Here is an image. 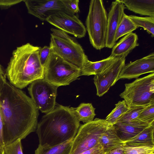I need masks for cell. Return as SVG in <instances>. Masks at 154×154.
Wrapping results in <instances>:
<instances>
[{
    "mask_svg": "<svg viewBox=\"0 0 154 154\" xmlns=\"http://www.w3.org/2000/svg\"><path fill=\"white\" fill-rule=\"evenodd\" d=\"M154 72V53L134 62L125 64L119 75L120 79H131L138 78L142 75Z\"/></svg>",
    "mask_w": 154,
    "mask_h": 154,
    "instance_id": "4fadbf2b",
    "label": "cell"
},
{
    "mask_svg": "<svg viewBox=\"0 0 154 154\" xmlns=\"http://www.w3.org/2000/svg\"><path fill=\"white\" fill-rule=\"evenodd\" d=\"M73 139L53 146L44 147L38 145L35 154H70Z\"/></svg>",
    "mask_w": 154,
    "mask_h": 154,
    "instance_id": "7402d4cb",
    "label": "cell"
},
{
    "mask_svg": "<svg viewBox=\"0 0 154 154\" xmlns=\"http://www.w3.org/2000/svg\"><path fill=\"white\" fill-rule=\"evenodd\" d=\"M57 88L43 79L33 82L28 89L31 98L38 109L46 114L55 107Z\"/></svg>",
    "mask_w": 154,
    "mask_h": 154,
    "instance_id": "9c48e42d",
    "label": "cell"
},
{
    "mask_svg": "<svg viewBox=\"0 0 154 154\" xmlns=\"http://www.w3.org/2000/svg\"><path fill=\"white\" fill-rule=\"evenodd\" d=\"M0 154H5L4 149L0 148Z\"/></svg>",
    "mask_w": 154,
    "mask_h": 154,
    "instance_id": "8d00e7d4",
    "label": "cell"
},
{
    "mask_svg": "<svg viewBox=\"0 0 154 154\" xmlns=\"http://www.w3.org/2000/svg\"><path fill=\"white\" fill-rule=\"evenodd\" d=\"M119 95L128 107L146 106L154 102V72L125 84Z\"/></svg>",
    "mask_w": 154,
    "mask_h": 154,
    "instance_id": "52a82bcc",
    "label": "cell"
},
{
    "mask_svg": "<svg viewBox=\"0 0 154 154\" xmlns=\"http://www.w3.org/2000/svg\"><path fill=\"white\" fill-rule=\"evenodd\" d=\"M51 51L49 46H45L40 48L39 52V58L41 63L43 67Z\"/></svg>",
    "mask_w": 154,
    "mask_h": 154,
    "instance_id": "4dcf8cb0",
    "label": "cell"
},
{
    "mask_svg": "<svg viewBox=\"0 0 154 154\" xmlns=\"http://www.w3.org/2000/svg\"><path fill=\"white\" fill-rule=\"evenodd\" d=\"M103 148L98 143L92 148L85 151L80 154H105Z\"/></svg>",
    "mask_w": 154,
    "mask_h": 154,
    "instance_id": "d6a6232c",
    "label": "cell"
},
{
    "mask_svg": "<svg viewBox=\"0 0 154 154\" xmlns=\"http://www.w3.org/2000/svg\"><path fill=\"white\" fill-rule=\"evenodd\" d=\"M18 138L9 144L5 146L4 149L6 154H23L21 142Z\"/></svg>",
    "mask_w": 154,
    "mask_h": 154,
    "instance_id": "f1b7e54d",
    "label": "cell"
},
{
    "mask_svg": "<svg viewBox=\"0 0 154 154\" xmlns=\"http://www.w3.org/2000/svg\"><path fill=\"white\" fill-rule=\"evenodd\" d=\"M154 123L145 128L133 138L124 142L125 143L154 146Z\"/></svg>",
    "mask_w": 154,
    "mask_h": 154,
    "instance_id": "44dd1931",
    "label": "cell"
},
{
    "mask_svg": "<svg viewBox=\"0 0 154 154\" xmlns=\"http://www.w3.org/2000/svg\"><path fill=\"white\" fill-rule=\"evenodd\" d=\"M123 146H120L113 149L105 152V154H125Z\"/></svg>",
    "mask_w": 154,
    "mask_h": 154,
    "instance_id": "d590c367",
    "label": "cell"
},
{
    "mask_svg": "<svg viewBox=\"0 0 154 154\" xmlns=\"http://www.w3.org/2000/svg\"><path fill=\"white\" fill-rule=\"evenodd\" d=\"M126 8L141 15L154 16V0H120Z\"/></svg>",
    "mask_w": 154,
    "mask_h": 154,
    "instance_id": "e0dca14e",
    "label": "cell"
},
{
    "mask_svg": "<svg viewBox=\"0 0 154 154\" xmlns=\"http://www.w3.org/2000/svg\"><path fill=\"white\" fill-rule=\"evenodd\" d=\"M0 109L5 146L18 138L24 139L36 130L38 109L24 92L8 82L0 94Z\"/></svg>",
    "mask_w": 154,
    "mask_h": 154,
    "instance_id": "6da1fadb",
    "label": "cell"
},
{
    "mask_svg": "<svg viewBox=\"0 0 154 154\" xmlns=\"http://www.w3.org/2000/svg\"><path fill=\"white\" fill-rule=\"evenodd\" d=\"M4 122L0 109V148L4 149L5 146L3 139Z\"/></svg>",
    "mask_w": 154,
    "mask_h": 154,
    "instance_id": "836d02e7",
    "label": "cell"
},
{
    "mask_svg": "<svg viewBox=\"0 0 154 154\" xmlns=\"http://www.w3.org/2000/svg\"><path fill=\"white\" fill-rule=\"evenodd\" d=\"M43 68L44 79L57 87L69 85L81 75V69L51 51Z\"/></svg>",
    "mask_w": 154,
    "mask_h": 154,
    "instance_id": "5b68a950",
    "label": "cell"
},
{
    "mask_svg": "<svg viewBox=\"0 0 154 154\" xmlns=\"http://www.w3.org/2000/svg\"><path fill=\"white\" fill-rule=\"evenodd\" d=\"M28 13L43 21L50 16L60 11H65L62 0H23Z\"/></svg>",
    "mask_w": 154,
    "mask_h": 154,
    "instance_id": "7c38bea8",
    "label": "cell"
},
{
    "mask_svg": "<svg viewBox=\"0 0 154 154\" xmlns=\"http://www.w3.org/2000/svg\"><path fill=\"white\" fill-rule=\"evenodd\" d=\"M137 119L141 124L150 125L154 123V102L146 106L139 114Z\"/></svg>",
    "mask_w": 154,
    "mask_h": 154,
    "instance_id": "83f0119b",
    "label": "cell"
},
{
    "mask_svg": "<svg viewBox=\"0 0 154 154\" xmlns=\"http://www.w3.org/2000/svg\"><path fill=\"white\" fill-rule=\"evenodd\" d=\"M130 18L137 27L143 28L148 33L154 36V16L140 17L135 15L129 16Z\"/></svg>",
    "mask_w": 154,
    "mask_h": 154,
    "instance_id": "d4e9b609",
    "label": "cell"
},
{
    "mask_svg": "<svg viewBox=\"0 0 154 154\" xmlns=\"http://www.w3.org/2000/svg\"><path fill=\"white\" fill-rule=\"evenodd\" d=\"M123 148L125 154H149L154 152V146L125 143Z\"/></svg>",
    "mask_w": 154,
    "mask_h": 154,
    "instance_id": "4316f807",
    "label": "cell"
},
{
    "mask_svg": "<svg viewBox=\"0 0 154 154\" xmlns=\"http://www.w3.org/2000/svg\"><path fill=\"white\" fill-rule=\"evenodd\" d=\"M98 142L105 152L115 148L123 146L125 144L123 141L119 137L116 129L113 125H110L102 134Z\"/></svg>",
    "mask_w": 154,
    "mask_h": 154,
    "instance_id": "2e32d148",
    "label": "cell"
},
{
    "mask_svg": "<svg viewBox=\"0 0 154 154\" xmlns=\"http://www.w3.org/2000/svg\"><path fill=\"white\" fill-rule=\"evenodd\" d=\"M114 125L120 134L119 137L124 142L133 138L149 126L118 122Z\"/></svg>",
    "mask_w": 154,
    "mask_h": 154,
    "instance_id": "d6986e66",
    "label": "cell"
},
{
    "mask_svg": "<svg viewBox=\"0 0 154 154\" xmlns=\"http://www.w3.org/2000/svg\"><path fill=\"white\" fill-rule=\"evenodd\" d=\"M111 125L105 119L97 118L80 125L73 139L70 154H80L92 148L99 143L100 137Z\"/></svg>",
    "mask_w": 154,
    "mask_h": 154,
    "instance_id": "ba28073f",
    "label": "cell"
},
{
    "mask_svg": "<svg viewBox=\"0 0 154 154\" xmlns=\"http://www.w3.org/2000/svg\"><path fill=\"white\" fill-rule=\"evenodd\" d=\"M6 76L2 67L0 65V94L3 89L4 85L7 82Z\"/></svg>",
    "mask_w": 154,
    "mask_h": 154,
    "instance_id": "e575fe53",
    "label": "cell"
},
{
    "mask_svg": "<svg viewBox=\"0 0 154 154\" xmlns=\"http://www.w3.org/2000/svg\"><path fill=\"white\" fill-rule=\"evenodd\" d=\"M51 30V51L81 69L88 60L82 46L65 32L54 28Z\"/></svg>",
    "mask_w": 154,
    "mask_h": 154,
    "instance_id": "277c9868",
    "label": "cell"
},
{
    "mask_svg": "<svg viewBox=\"0 0 154 154\" xmlns=\"http://www.w3.org/2000/svg\"><path fill=\"white\" fill-rule=\"evenodd\" d=\"M125 7L120 0L112 2L107 15L105 47L112 48L116 43L115 35L118 26L125 14Z\"/></svg>",
    "mask_w": 154,
    "mask_h": 154,
    "instance_id": "5bb4252c",
    "label": "cell"
},
{
    "mask_svg": "<svg viewBox=\"0 0 154 154\" xmlns=\"http://www.w3.org/2000/svg\"><path fill=\"white\" fill-rule=\"evenodd\" d=\"M66 11L75 14L79 12V0H62Z\"/></svg>",
    "mask_w": 154,
    "mask_h": 154,
    "instance_id": "f546056e",
    "label": "cell"
},
{
    "mask_svg": "<svg viewBox=\"0 0 154 154\" xmlns=\"http://www.w3.org/2000/svg\"><path fill=\"white\" fill-rule=\"evenodd\" d=\"M145 107L135 106L129 107L128 110L121 117L117 123L137 125L149 126L141 124L138 121L137 119L139 114Z\"/></svg>",
    "mask_w": 154,
    "mask_h": 154,
    "instance_id": "603a6c76",
    "label": "cell"
},
{
    "mask_svg": "<svg viewBox=\"0 0 154 154\" xmlns=\"http://www.w3.org/2000/svg\"><path fill=\"white\" fill-rule=\"evenodd\" d=\"M46 21L66 33L78 38L84 37L85 27L75 15L65 11L58 12L49 17Z\"/></svg>",
    "mask_w": 154,
    "mask_h": 154,
    "instance_id": "30bf717a",
    "label": "cell"
},
{
    "mask_svg": "<svg viewBox=\"0 0 154 154\" xmlns=\"http://www.w3.org/2000/svg\"><path fill=\"white\" fill-rule=\"evenodd\" d=\"M137 28L129 16L125 14L116 32L115 38L116 42L120 37L132 32Z\"/></svg>",
    "mask_w": 154,
    "mask_h": 154,
    "instance_id": "cb8c5ba5",
    "label": "cell"
},
{
    "mask_svg": "<svg viewBox=\"0 0 154 154\" xmlns=\"http://www.w3.org/2000/svg\"><path fill=\"white\" fill-rule=\"evenodd\" d=\"M41 48L28 43L13 51L5 73L11 84L21 89L44 79V68L39 56Z\"/></svg>",
    "mask_w": 154,
    "mask_h": 154,
    "instance_id": "3957f363",
    "label": "cell"
},
{
    "mask_svg": "<svg viewBox=\"0 0 154 154\" xmlns=\"http://www.w3.org/2000/svg\"><path fill=\"white\" fill-rule=\"evenodd\" d=\"M79 121L85 123L93 121L96 114L95 108L91 103H81L77 108L70 107Z\"/></svg>",
    "mask_w": 154,
    "mask_h": 154,
    "instance_id": "ffe728a7",
    "label": "cell"
},
{
    "mask_svg": "<svg viewBox=\"0 0 154 154\" xmlns=\"http://www.w3.org/2000/svg\"><path fill=\"white\" fill-rule=\"evenodd\" d=\"M80 125L70 108L59 105L46 113L38 123L39 145H57L73 139Z\"/></svg>",
    "mask_w": 154,
    "mask_h": 154,
    "instance_id": "7a4b0ae2",
    "label": "cell"
},
{
    "mask_svg": "<svg viewBox=\"0 0 154 154\" xmlns=\"http://www.w3.org/2000/svg\"><path fill=\"white\" fill-rule=\"evenodd\" d=\"M107 15L102 0H92L85 21L91 44L100 50L105 47Z\"/></svg>",
    "mask_w": 154,
    "mask_h": 154,
    "instance_id": "8992f818",
    "label": "cell"
},
{
    "mask_svg": "<svg viewBox=\"0 0 154 154\" xmlns=\"http://www.w3.org/2000/svg\"><path fill=\"white\" fill-rule=\"evenodd\" d=\"M115 107L106 117L105 120L109 124L115 125L129 109L125 101H120L115 104Z\"/></svg>",
    "mask_w": 154,
    "mask_h": 154,
    "instance_id": "484cf974",
    "label": "cell"
},
{
    "mask_svg": "<svg viewBox=\"0 0 154 154\" xmlns=\"http://www.w3.org/2000/svg\"><path fill=\"white\" fill-rule=\"evenodd\" d=\"M116 57L110 55L107 58L99 61L92 62L88 60L81 69V75L89 76L95 75L100 73L112 63Z\"/></svg>",
    "mask_w": 154,
    "mask_h": 154,
    "instance_id": "ac0fdd59",
    "label": "cell"
},
{
    "mask_svg": "<svg viewBox=\"0 0 154 154\" xmlns=\"http://www.w3.org/2000/svg\"><path fill=\"white\" fill-rule=\"evenodd\" d=\"M23 1L22 0H0V8L2 9H6Z\"/></svg>",
    "mask_w": 154,
    "mask_h": 154,
    "instance_id": "1f68e13d",
    "label": "cell"
},
{
    "mask_svg": "<svg viewBox=\"0 0 154 154\" xmlns=\"http://www.w3.org/2000/svg\"><path fill=\"white\" fill-rule=\"evenodd\" d=\"M137 35L132 32L124 36L112 48L111 56L116 57H126L139 45Z\"/></svg>",
    "mask_w": 154,
    "mask_h": 154,
    "instance_id": "9a60e30c",
    "label": "cell"
},
{
    "mask_svg": "<svg viewBox=\"0 0 154 154\" xmlns=\"http://www.w3.org/2000/svg\"><path fill=\"white\" fill-rule=\"evenodd\" d=\"M154 154V152H152L151 153H150V154Z\"/></svg>",
    "mask_w": 154,
    "mask_h": 154,
    "instance_id": "74e56055",
    "label": "cell"
},
{
    "mask_svg": "<svg viewBox=\"0 0 154 154\" xmlns=\"http://www.w3.org/2000/svg\"><path fill=\"white\" fill-rule=\"evenodd\" d=\"M125 58L124 57H116L102 72L94 75V82L97 96L99 97L103 96L118 81L120 72L125 64Z\"/></svg>",
    "mask_w": 154,
    "mask_h": 154,
    "instance_id": "8fae6325",
    "label": "cell"
}]
</instances>
